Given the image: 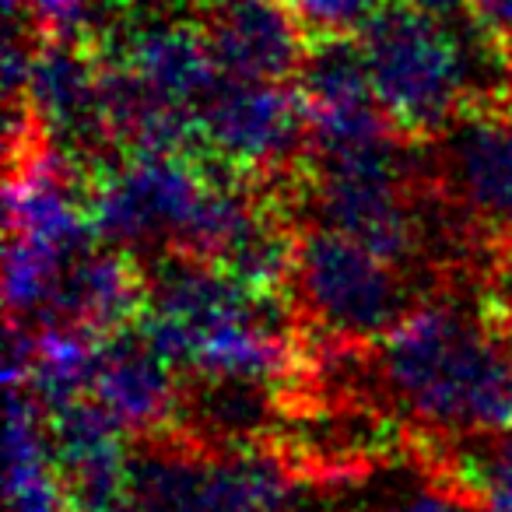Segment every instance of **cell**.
<instances>
[{"instance_id":"obj_14","label":"cell","mask_w":512,"mask_h":512,"mask_svg":"<svg viewBox=\"0 0 512 512\" xmlns=\"http://www.w3.org/2000/svg\"><path fill=\"white\" fill-rule=\"evenodd\" d=\"M295 78L306 109H334L376 99L369 60L358 36H313Z\"/></svg>"},{"instance_id":"obj_21","label":"cell","mask_w":512,"mask_h":512,"mask_svg":"<svg viewBox=\"0 0 512 512\" xmlns=\"http://www.w3.org/2000/svg\"><path fill=\"white\" fill-rule=\"evenodd\" d=\"M397 4L421 11L428 18H439V22H453V18L467 15V0H397Z\"/></svg>"},{"instance_id":"obj_1","label":"cell","mask_w":512,"mask_h":512,"mask_svg":"<svg viewBox=\"0 0 512 512\" xmlns=\"http://www.w3.org/2000/svg\"><path fill=\"white\" fill-rule=\"evenodd\" d=\"M376 372L421 425L446 435L512 432V344L460 302L411 309L379 344Z\"/></svg>"},{"instance_id":"obj_7","label":"cell","mask_w":512,"mask_h":512,"mask_svg":"<svg viewBox=\"0 0 512 512\" xmlns=\"http://www.w3.org/2000/svg\"><path fill=\"white\" fill-rule=\"evenodd\" d=\"M428 176L484 232L512 242V113L470 106L442 130Z\"/></svg>"},{"instance_id":"obj_17","label":"cell","mask_w":512,"mask_h":512,"mask_svg":"<svg viewBox=\"0 0 512 512\" xmlns=\"http://www.w3.org/2000/svg\"><path fill=\"white\" fill-rule=\"evenodd\" d=\"M390 0H288L306 36H355Z\"/></svg>"},{"instance_id":"obj_3","label":"cell","mask_w":512,"mask_h":512,"mask_svg":"<svg viewBox=\"0 0 512 512\" xmlns=\"http://www.w3.org/2000/svg\"><path fill=\"white\" fill-rule=\"evenodd\" d=\"M292 292L302 313L341 344L383 341L411 316V281L369 246L327 225L295 239Z\"/></svg>"},{"instance_id":"obj_6","label":"cell","mask_w":512,"mask_h":512,"mask_svg":"<svg viewBox=\"0 0 512 512\" xmlns=\"http://www.w3.org/2000/svg\"><path fill=\"white\" fill-rule=\"evenodd\" d=\"M197 141L239 172H278L309 148L306 102L281 81L218 74L197 106Z\"/></svg>"},{"instance_id":"obj_15","label":"cell","mask_w":512,"mask_h":512,"mask_svg":"<svg viewBox=\"0 0 512 512\" xmlns=\"http://www.w3.org/2000/svg\"><path fill=\"white\" fill-rule=\"evenodd\" d=\"M109 8V0H25V22L43 43H106L113 36Z\"/></svg>"},{"instance_id":"obj_12","label":"cell","mask_w":512,"mask_h":512,"mask_svg":"<svg viewBox=\"0 0 512 512\" xmlns=\"http://www.w3.org/2000/svg\"><path fill=\"white\" fill-rule=\"evenodd\" d=\"M109 57L130 64L162 99L193 113V120H197V106L221 74L204 29L162 15H144L141 22L130 25L116 39V53L109 50Z\"/></svg>"},{"instance_id":"obj_10","label":"cell","mask_w":512,"mask_h":512,"mask_svg":"<svg viewBox=\"0 0 512 512\" xmlns=\"http://www.w3.org/2000/svg\"><path fill=\"white\" fill-rule=\"evenodd\" d=\"M183 372L148 341L141 327H120L102 337L92 390L130 435H162L183 418Z\"/></svg>"},{"instance_id":"obj_5","label":"cell","mask_w":512,"mask_h":512,"mask_svg":"<svg viewBox=\"0 0 512 512\" xmlns=\"http://www.w3.org/2000/svg\"><path fill=\"white\" fill-rule=\"evenodd\" d=\"M130 512H299L285 463L260 449L200 453L155 442L134 456Z\"/></svg>"},{"instance_id":"obj_22","label":"cell","mask_w":512,"mask_h":512,"mask_svg":"<svg viewBox=\"0 0 512 512\" xmlns=\"http://www.w3.org/2000/svg\"><path fill=\"white\" fill-rule=\"evenodd\" d=\"M113 8H130V11H141V15H148V11L162 8V4H169V0H109Z\"/></svg>"},{"instance_id":"obj_2","label":"cell","mask_w":512,"mask_h":512,"mask_svg":"<svg viewBox=\"0 0 512 512\" xmlns=\"http://www.w3.org/2000/svg\"><path fill=\"white\" fill-rule=\"evenodd\" d=\"M372 92L404 134H442L502 88V36L474 15L439 22L390 0L362 32Z\"/></svg>"},{"instance_id":"obj_18","label":"cell","mask_w":512,"mask_h":512,"mask_svg":"<svg viewBox=\"0 0 512 512\" xmlns=\"http://www.w3.org/2000/svg\"><path fill=\"white\" fill-rule=\"evenodd\" d=\"M467 11L495 36H512V0H467Z\"/></svg>"},{"instance_id":"obj_16","label":"cell","mask_w":512,"mask_h":512,"mask_svg":"<svg viewBox=\"0 0 512 512\" xmlns=\"http://www.w3.org/2000/svg\"><path fill=\"white\" fill-rule=\"evenodd\" d=\"M460 488L484 512H512V432L484 435V449L460 456Z\"/></svg>"},{"instance_id":"obj_19","label":"cell","mask_w":512,"mask_h":512,"mask_svg":"<svg viewBox=\"0 0 512 512\" xmlns=\"http://www.w3.org/2000/svg\"><path fill=\"white\" fill-rule=\"evenodd\" d=\"M390 512H467V509H460V502L453 495H446V491H414V495L400 498Z\"/></svg>"},{"instance_id":"obj_13","label":"cell","mask_w":512,"mask_h":512,"mask_svg":"<svg viewBox=\"0 0 512 512\" xmlns=\"http://www.w3.org/2000/svg\"><path fill=\"white\" fill-rule=\"evenodd\" d=\"M4 460L8 512H71L46 428V411L25 386H8Z\"/></svg>"},{"instance_id":"obj_20","label":"cell","mask_w":512,"mask_h":512,"mask_svg":"<svg viewBox=\"0 0 512 512\" xmlns=\"http://www.w3.org/2000/svg\"><path fill=\"white\" fill-rule=\"evenodd\" d=\"M491 295H495V309L502 316V323L512 334V253H505L498 260L495 274H491Z\"/></svg>"},{"instance_id":"obj_4","label":"cell","mask_w":512,"mask_h":512,"mask_svg":"<svg viewBox=\"0 0 512 512\" xmlns=\"http://www.w3.org/2000/svg\"><path fill=\"white\" fill-rule=\"evenodd\" d=\"M211 186L214 165H197L190 151L130 155L95 190V235L123 253H193Z\"/></svg>"},{"instance_id":"obj_8","label":"cell","mask_w":512,"mask_h":512,"mask_svg":"<svg viewBox=\"0 0 512 512\" xmlns=\"http://www.w3.org/2000/svg\"><path fill=\"white\" fill-rule=\"evenodd\" d=\"M71 512H130V432L92 397L46 411Z\"/></svg>"},{"instance_id":"obj_9","label":"cell","mask_w":512,"mask_h":512,"mask_svg":"<svg viewBox=\"0 0 512 512\" xmlns=\"http://www.w3.org/2000/svg\"><path fill=\"white\" fill-rule=\"evenodd\" d=\"M18 106L29 109L46 141H60L64 155L92 158L113 148L102 116V60L81 43H39Z\"/></svg>"},{"instance_id":"obj_11","label":"cell","mask_w":512,"mask_h":512,"mask_svg":"<svg viewBox=\"0 0 512 512\" xmlns=\"http://www.w3.org/2000/svg\"><path fill=\"white\" fill-rule=\"evenodd\" d=\"M200 29L218 71L235 78H292L309 46L288 0H214Z\"/></svg>"}]
</instances>
